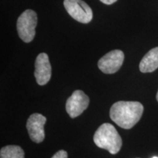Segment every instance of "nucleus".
<instances>
[{
	"label": "nucleus",
	"instance_id": "f257e3e1",
	"mask_svg": "<svg viewBox=\"0 0 158 158\" xmlns=\"http://www.w3.org/2000/svg\"><path fill=\"white\" fill-rule=\"evenodd\" d=\"M143 113V106L135 101H118L110 107V117L123 129H131L139 122Z\"/></svg>",
	"mask_w": 158,
	"mask_h": 158
},
{
	"label": "nucleus",
	"instance_id": "f03ea898",
	"mask_svg": "<svg viewBox=\"0 0 158 158\" xmlns=\"http://www.w3.org/2000/svg\"><path fill=\"white\" fill-rule=\"evenodd\" d=\"M93 140L97 147L107 150L111 155H116L121 149L122 140L113 124H101L94 133Z\"/></svg>",
	"mask_w": 158,
	"mask_h": 158
},
{
	"label": "nucleus",
	"instance_id": "9b49d317",
	"mask_svg": "<svg viewBox=\"0 0 158 158\" xmlns=\"http://www.w3.org/2000/svg\"><path fill=\"white\" fill-rule=\"evenodd\" d=\"M51 158H68V152L64 150H59Z\"/></svg>",
	"mask_w": 158,
	"mask_h": 158
},
{
	"label": "nucleus",
	"instance_id": "6e6552de",
	"mask_svg": "<svg viewBox=\"0 0 158 158\" xmlns=\"http://www.w3.org/2000/svg\"><path fill=\"white\" fill-rule=\"evenodd\" d=\"M35 77L37 84L44 86L50 81L51 77V66L48 54L41 53L35 60Z\"/></svg>",
	"mask_w": 158,
	"mask_h": 158
},
{
	"label": "nucleus",
	"instance_id": "1a4fd4ad",
	"mask_svg": "<svg viewBox=\"0 0 158 158\" xmlns=\"http://www.w3.org/2000/svg\"><path fill=\"white\" fill-rule=\"evenodd\" d=\"M158 68V47L150 50L143 57L139 64L141 73H152Z\"/></svg>",
	"mask_w": 158,
	"mask_h": 158
},
{
	"label": "nucleus",
	"instance_id": "0eeeda50",
	"mask_svg": "<svg viewBox=\"0 0 158 158\" xmlns=\"http://www.w3.org/2000/svg\"><path fill=\"white\" fill-rule=\"evenodd\" d=\"M46 117L42 114L35 113L29 116L27 122V129L33 142L40 143L45 139L44 125Z\"/></svg>",
	"mask_w": 158,
	"mask_h": 158
},
{
	"label": "nucleus",
	"instance_id": "423d86ee",
	"mask_svg": "<svg viewBox=\"0 0 158 158\" xmlns=\"http://www.w3.org/2000/svg\"><path fill=\"white\" fill-rule=\"evenodd\" d=\"M89 103V98L81 90L73 92L66 102V111L71 118H74L80 116Z\"/></svg>",
	"mask_w": 158,
	"mask_h": 158
},
{
	"label": "nucleus",
	"instance_id": "f8f14e48",
	"mask_svg": "<svg viewBox=\"0 0 158 158\" xmlns=\"http://www.w3.org/2000/svg\"><path fill=\"white\" fill-rule=\"evenodd\" d=\"M100 1L102 2V3L106 4V5H112V4L114 2H116L117 0H100Z\"/></svg>",
	"mask_w": 158,
	"mask_h": 158
},
{
	"label": "nucleus",
	"instance_id": "9d476101",
	"mask_svg": "<svg viewBox=\"0 0 158 158\" xmlns=\"http://www.w3.org/2000/svg\"><path fill=\"white\" fill-rule=\"evenodd\" d=\"M0 158H24V152L19 146H6L0 150Z\"/></svg>",
	"mask_w": 158,
	"mask_h": 158
},
{
	"label": "nucleus",
	"instance_id": "39448f33",
	"mask_svg": "<svg viewBox=\"0 0 158 158\" xmlns=\"http://www.w3.org/2000/svg\"><path fill=\"white\" fill-rule=\"evenodd\" d=\"M124 59V54L122 51H111L98 61V68L103 73H115L121 68Z\"/></svg>",
	"mask_w": 158,
	"mask_h": 158
},
{
	"label": "nucleus",
	"instance_id": "ddd939ff",
	"mask_svg": "<svg viewBox=\"0 0 158 158\" xmlns=\"http://www.w3.org/2000/svg\"><path fill=\"white\" fill-rule=\"evenodd\" d=\"M156 98H157V102H158V92H157V95H156Z\"/></svg>",
	"mask_w": 158,
	"mask_h": 158
},
{
	"label": "nucleus",
	"instance_id": "4468645a",
	"mask_svg": "<svg viewBox=\"0 0 158 158\" xmlns=\"http://www.w3.org/2000/svg\"><path fill=\"white\" fill-rule=\"evenodd\" d=\"M152 158H158V157H153Z\"/></svg>",
	"mask_w": 158,
	"mask_h": 158
},
{
	"label": "nucleus",
	"instance_id": "7ed1b4c3",
	"mask_svg": "<svg viewBox=\"0 0 158 158\" xmlns=\"http://www.w3.org/2000/svg\"><path fill=\"white\" fill-rule=\"evenodd\" d=\"M37 23V16L34 10H27L20 15L17 21V31L23 42L28 43L33 40Z\"/></svg>",
	"mask_w": 158,
	"mask_h": 158
},
{
	"label": "nucleus",
	"instance_id": "20e7f679",
	"mask_svg": "<svg viewBox=\"0 0 158 158\" xmlns=\"http://www.w3.org/2000/svg\"><path fill=\"white\" fill-rule=\"evenodd\" d=\"M64 6L73 19L82 23H88L92 20L91 7L83 0H64Z\"/></svg>",
	"mask_w": 158,
	"mask_h": 158
}]
</instances>
